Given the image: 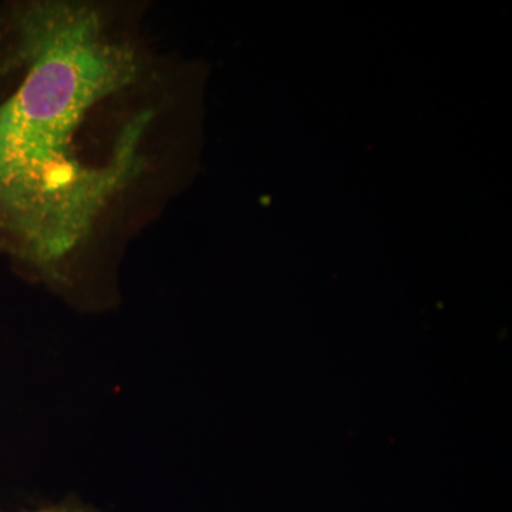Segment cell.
Returning <instances> with one entry per match:
<instances>
[{
  "label": "cell",
  "instance_id": "cell-1",
  "mask_svg": "<svg viewBox=\"0 0 512 512\" xmlns=\"http://www.w3.org/2000/svg\"><path fill=\"white\" fill-rule=\"evenodd\" d=\"M191 97L147 6H0V252L70 286L156 222L187 180Z\"/></svg>",
  "mask_w": 512,
  "mask_h": 512
},
{
  "label": "cell",
  "instance_id": "cell-2",
  "mask_svg": "<svg viewBox=\"0 0 512 512\" xmlns=\"http://www.w3.org/2000/svg\"><path fill=\"white\" fill-rule=\"evenodd\" d=\"M32 512H73L69 510H42V511H32Z\"/></svg>",
  "mask_w": 512,
  "mask_h": 512
}]
</instances>
